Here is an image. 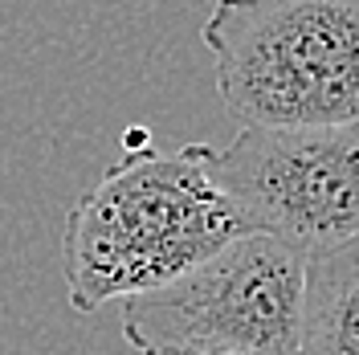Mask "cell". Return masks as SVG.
<instances>
[{"instance_id": "6da1fadb", "label": "cell", "mask_w": 359, "mask_h": 355, "mask_svg": "<svg viewBox=\"0 0 359 355\" xmlns=\"http://www.w3.org/2000/svg\"><path fill=\"white\" fill-rule=\"evenodd\" d=\"M253 233L204 163V143L180 152L127 147L74 200L62 237L66 294L78 314L172 286L188 269Z\"/></svg>"}, {"instance_id": "7a4b0ae2", "label": "cell", "mask_w": 359, "mask_h": 355, "mask_svg": "<svg viewBox=\"0 0 359 355\" xmlns=\"http://www.w3.org/2000/svg\"><path fill=\"white\" fill-rule=\"evenodd\" d=\"M201 37L241 127L359 123V0H212Z\"/></svg>"}, {"instance_id": "3957f363", "label": "cell", "mask_w": 359, "mask_h": 355, "mask_svg": "<svg viewBox=\"0 0 359 355\" xmlns=\"http://www.w3.org/2000/svg\"><path fill=\"white\" fill-rule=\"evenodd\" d=\"M306 253L269 233H245L172 286L123 302L135 351L204 347L233 355H302Z\"/></svg>"}, {"instance_id": "277c9868", "label": "cell", "mask_w": 359, "mask_h": 355, "mask_svg": "<svg viewBox=\"0 0 359 355\" xmlns=\"http://www.w3.org/2000/svg\"><path fill=\"white\" fill-rule=\"evenodd\" d=\"M204 163L253 233L302 249L359 233V123L351 127H241Z\"/></svg>"}, {"instance_id": "5b68a950", "label": "cell", "mask_w": 359, "mask_h": 355, "mask_svg": "<svg viewBox=\"0 0 359 355\" xmlns=\"http://www.w3.org/2000/svg\"><path fill=\"white\" fill-rule=\"evenodd\" d=\"M302 355H359V233L306 257Z\"/></svg>"}, {"instance_id": "8992f818", "label": "cell", "mask_w": 359, "mask_h": 355, "mask_svg": "<svg viewBox=\"0 0 359 355\" xmlns=\"http://www.w3.org/2000/svg\"><path fill=\"white\" fill-rule=\"evenodd\" d=\"M143 355H233V351H204V347H159V351H143Z\"/></svg>"}]
</instances>
